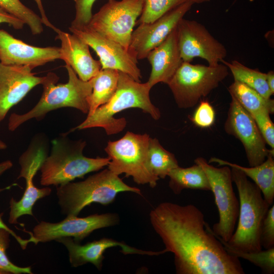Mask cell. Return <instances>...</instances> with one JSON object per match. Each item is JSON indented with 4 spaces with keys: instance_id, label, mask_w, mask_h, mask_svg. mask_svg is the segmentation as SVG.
<instances>
[{
    "instance_id": "cell-1",
    "label": "cell",
    "mask_w": 274,
    "mask_h": 274,
    "mask_svg": "<svg viewBox=\"0 0 274 274\" xmlns=\"http://www.w3.org/2000/svg\"><path fill=\"white\" fill-rule=\"evenodd\" d=\"M150 221L166 252L174 255L178 274H244L238 258L230 254L195 206L159 204Z\"/></svg>"
},
{
    "instance_id": "cell-2",
    "label": "cell",
    "mask_w": 274,
    "mask_h": 274,
    "mask_svg": "<svg viewBox=\"0 0 274 274\" xmlns=\"http://www.w3.org/2000/svg\"><path fill=\"white\" fill-rule=\"evenodd\" d=\"M233 183L238 193L239 210L237 226L230 239L225 242L216 237L232 249L243 252L262 250L261 232L264 218L271 206L264 198L259 187L250 181L243 172L230 167Z\"/></svg>"
},
{
    "instance_id": "cell-3",
    "label": "cell",
    "mask_w": 274,
    "mask_h": 274,
    "mask_svg": "<svg viewBox=\"0 0 274 274\" xmlns=\"http://www.w3.org/2000/svg\"><path fill=\"white\" fill-rule=\"evenodd\" d=\"M151 88L147 82L142 83L126 73L119 71L117 87L112 98L97 108L92 115L87 116L76 129L101 127L108 135L118 133L125 128L126 121L124 118L117 119L114 116L130 108H139L154 119L158 120L161 114L151 101Z\"/></svg>"
},
{
    "instance_id": "cell-4",
    "label": "cell",
    "mask_w": 274,
    "mask_h": 274,
    "mask_svg": "<svg viewBox=\"0 0 274 274\" xmlns=\"http://www.w3.org/2000/svg\"><path fill=\"white\" fill-rule=\"evenodd\" d=\"M65 67L68 73V82L56 85L58 77L53 73H49L42 84L43 90L39 102L26 113L12 114L8 123L10 130H15L30 119H42L49 112L61 108L72 107L88 114L92 92L91 80L83 81L70 66L65 64Z\"/></svg>"
},
{
    "instance_id": "cell-5",
    "label": "cell",
    "mask_w": 274,
    "mask_h": 274,
    "mask_svg": "<svg viewBox=\"0 0 274 274\" xmlns=\"http://www.w3.org/2000/svg\"><path fill=\"white\" fill-rule=\"evenodd\" d=\"M122 192L142 195L140 189L127 185L119 175L108 168L90 176L84 181L56 186L61 212L66 216H78L84 208L93 203L108 205Z\"/></svg>"
},
{
    "instance_id": "cell-6",
    "label": "cell",
    "mask_w": 274,
    "mask_h": 274,
    "mask_svg": "<svg viewBox=\"0 0 274 274\" xmlns=\"http://www.w3.org/2000/svg\"><path fill=\"white\" fill-rule=\"evenodd\" d=\"M85 141H72L62 138L52 142L50 155L46 156L40 168V184L44 186H58L108 165V157L89 158L83 154Z\"/></svg>"
},
{
    "instance_id": "cell-7",
    "label": "cell",
    "mask_w": 274,
    "mask_h": 274,
    "mask_svg": "<svg viewBox=\"0 0 274 274\" xmlns=\"http://www.w3.org/2000/svg\"><path fill=\"white\" fill-rule=\"evenodd\" d=\"M150 136L127 131L119 140L109 141L105 150L110 158L108 168L117 175L125 174L136 184L156 187L159 179L151 172L148 160Z\"/></svg>"
},
{
    "instance_id": "cell-8",
    "label": "cell",
    "mask_w": 274,
    "mask_h": 274,
    "mask_svg": "<svg viewBox=\"0 0 274 274\" xmlns=\"http://www.w3.org/2000/svg\"><path fill=\"white\" fill-rule=\"evenodd\" d=\"M228 71L222 63L210 66L183 61L167 85L178 107L189 109L217 88L228 76Z\"/></svg>"
},
{
    "instance_id": "cell-9",
    "label": "cell",
    "mask_w": 274,
    "mask_h": 274,
    "mask_svg": "<svg viewBox=\"0 0 274 274\" xmlns=\"http://www.w3.org/2000/svg\"><path fill=\"white\" fill-rule=\"evenodd\" d=\"M194 162L204 171L218 209L219 220L213 225L212 230L215 234L227 242L235 230L239 210V200L233 188L231 168L226 165L214 166L201 157L196 158Z\"/></svg>"
},
{
    "instance_id": "cell-10",
    "label": "cell",
    "mask_w": 274,
    "mask_h": 274,
    "mask_svg": "<svg viewBox=\"0 0 274 274\" xmlns=\"http://www.w3.org/2000/svg\"><path fill=\"white\" fill-rule=\"evenodd\" d=\"M144 0H108L92 15L88 26L126 50L133 28L140 16Z\"/></svg>"
},
{
    "instance_id": "cell-11",
    "label": "cell",
    "mask_w": 274,
    "mask_h": 274,
    "mask_svg": "<svg viewBox=\"0 0 274 274\" xmlns=\"http://www.w3.org/2000/svg\"><path fill=\"white\" fill-rule=\"evenodd\" d=\"M119 221L115 213L93 214L85 217L66 216L61 221L51 223L42 221L32 229L29 243L37 244L57 241L63 237H73L80 243L94 230L114 226Z\"/></svg>"
},
{
    "instance_id": "cell-12",
    "label": "cell",
    "mask_w": 274,
    "mask_h": 274,
    "mask_svg": "<svg viewBox=\"0 0 274 274\" xmlns=\"http://www.w3.org/2000/svg\"><path fill=\"white\" fill-rule=\"evenodd\" d=\"M176 30L178 47L183 61L191 62L195 57H200L206 60L208 65L216 66L226 57L227 51L224 45L201 23L183 18Z\"/></svg>"
},
{
    "instance_id": "cell-13",
    "label": "cell",
    "mask_w": 274,
    "mask_h": 274,
    "mask_svg": "<svg viewBox=\"0 0 274 274\" xmlns=\"http://www.w3.org/2000/svg\"><path fill=\"white\" fill-rule=\"evenodd\" d=\"M230 96L224 130L241 141L249 165H258L265 161L271 149L267 148L266 143L251 114L234 97Z\"/></svg>"
},
{
    "instance_id": "cell-14",
    "label": "cell",
    "mask_w": 274,
    "mask_h": 274,
    "mask_svg": "<svg viewBox=\"0 0 274 274\" xmlns=\"http://www.w3.org/2000/svg\"><path fill=\"white\" fill-rule=\"evenodd\" d=\"M70 31L85 42L99 58L101 69L111 68L121 71L140 82V69L134 58L119 43L104 36L88 25L69 27Z\"/></svg>"
},
{
    "instance_id": "cell-15",
    "label": "cell",
    "mask_w": 274,
    "mask_h": 274,
    "mask_svg": "<svg viewBox=\"0 0 274 274\" xmlns=\"http://www.w3.org/2000/svg\"><path fill=\"white\" fill-rule=\"evenodd\" d=\"M193 5L187 1L153 22L140 23L131 34L128 52L137 60L146 58L148 53L162 43L176 28Z\"/></svg>"
},
{
    "instance_id": "cell-16",
    "label": "cell",
    "mask_w": 274,
    "mask_h": 274,
    "mask_svg": "<svg viewBox=\"0 0 274 274\" xmlns=\"http://www.w3.org/2000/svg\"><path fill=\"white\" fill-rule=\"evenodd\" d=\"M46 157L43 148L29 150L19 159L21 169L18 179L25 180V189L21 199L17 201L12 197L10 200L8 222L11 224H18L17 220L22 216H33L32 208L39 199L49 196L52 191L48 186L39 188L33 184V179Z\"/></svg>"
},
{
    "instance_id": "cell-17",
    "label": "cell",
    "mask_w": 274,
    "mask_h": 274,
    "mask_svg": "<svg viewBox=\"0 0 274 274\" xmlns=\"http://www.w3.org/2000/svg\"><path fill=\"white\" fill-rule=\"evenodd\" d=\"M60 47H39L28 45L0 29V62L5 65L34 68L61 59Z\"/></svg>"
},
{
    "instance_id": "cell-18",
    "label": "cell",
    "mask_w": 274,
    "mask_h": 274,
    "mask_svg": "<svg viewBox=\"0 0 274 274\" xmlns=\"http://www.w3.org/2000/svg\"><path fill=\"white\" fill-rule=\"evenodd\" d=\"M32 70L27 66L5 65L0 62V121L12 107L44 81L45 76H36Z\"/></svg>"
},
{
    "instance_id": "cell-19",
    "label": "cell",
    "mask_w": 274,
    "mask_h": 274,
    "mask_svg": "<svg viewBox=\"0 0 274 274\" xmlns=\"http://www.w3.org/2000/svg\"><path fill=\"white\" fill-rule=\"evenodd\" d=\"M63 245L68 251L69 261L72 267H77L88 263L94 265L98 270L102 266L104 254L109 248L119 247L124 254H140L157 256L164 254L160 251H145L132 247L121 242L110 238H102L82 245L71 237H63L56 241Z\"/></svg>"
},
{
    "instance_id": "cell-20",
    "label": "cell",
    "mask_w": 274,
    "mask_h": 274,
    "mask_svg": "<svg viewBox=\"0 0 274 274\" xmlns=\"http://www.w3.org/2000/svg\"><path fill=\"white\" fill-rule=\"evenodd\" d=\"M56 39L61 42V59L70 66L83 81H88L101 68L99 60L91 56L89 45L76 35L57 28Z\"/></svg>"
},
{
    "instance_id": "cell-21",
    "label": "cell",
    "mask_w": 274,
    "mask_h": 274,
    "mask_svg": "<svg viewBox=\"0 0 274 274\" xmlns=\"http://www.w3.org/2000/svg\"><path fill=\"white\" fill-rule=\"evenodd\" d=\"M176 27L146 57L152 67L147 81L151 88L160 82L167 84L183 61L178 47Z\"/></svg>"
},
{
    "instance_id": "cell-22",
    "label": "cell",
    "mask_w": 274,
    "mask_h": 274,
    "mask_svg": "<svg viewBox=\"0 0 274 274\" xmlns=\"http://www.w3.org/2000/svg\"><path fill=\"white\" fill-rule=\"evenodd\" d=\"M273 151L271 149L265 161L255 166L245 167L217 157H211L208 162H215L220 166L226 165L241 170L259 187L265 200L271 206L274 200Z\"/></svg>"
},
{
    "instance_id": "cell-23",
    "label": "cell",
    "mask_w": 274,
    "mask_h": 274,
    "mask_svg": "<svg viewBox=\"0 0 274 274\" xmlns=\"http://www.w3.org/2000/svg\"><path fill=\"white\" fill-rule=\"evenodd\" d=\"M167 177L169 178V187L176 195L186 189L211 191L204 171L196 163L186 168L179 166L171 170Z\"/></svg>"
},
{
    "instance_id": "cell-24",
    "label": "cell",
    "mask_w": 274,
    "mask_h": 274,
    "mask_svg": "<svg viewBox=\"0 0 274 274\" xmlns=\"http://www.w3.org/2000/svg\"><path fill=\"white\" fill-rule=\"evenodd\" d=\"M118 77L119 71L101 68L91 79L92 92L87 116L92 115L97 108L111 100L117 89Z\"/></svg>"
},
{
    "instance_id": "cell-25",
    "label": "cell",
    "mask_w": 274,
    "mask_h": 274,
    "mask_svg": "<svg viewBox=\"0 0 274 274\" xmlns=\"http://www.w3.org/2000/svg\"><path fill=\"white\" fill-rule=\"evenodd\" d=\"M228 90L230 94L250 114L261 111L267 112L270 114L274 113L273 99L263 97L244 83L234 80Z\"/></svg>"
},
{
    "instance_id": "cell-26",
    "label": "cell",
    "mask_w": 274,
    "mask_h": 274,
    "mask_svg": "<svg viewBox=\"0 0 274 274\" xmlns=\"http://www.w3.org/2000/svg\"><path fill=\"white\" fill-rule=\"evenodd\" d=\"M220 63L228 67L233 75L234 80L248 86L266 99L270 98L273 95L266 82V73L249 68L235 60L229 62L222 59Z\"/></svg>"
},
{
    "instance_id": "cell-27",
    "label": "cell",
    "mask_w": 274,
    "mask_h": 274,
    "mask_svg": "<svg viewBox=\"0 0 274 274\" xmlns=\"http://www.w3.org/2000/svg\"><path fill=\"white\" fill-rule=\"evenodd\" d=\"M148 160L151 172L159 179H164L179 166L175 155L165 149L156 138H150Z\"/></svg>"
},
{
    "instance_id": "cell-28",
    "label": "cell",
    "mask_w": 274,
    "mask_h": 274,
    "mask_svg": "<svg viewBox=\"0 0 274 274\" xmlns=\"http://www.w3.org/2000/svg\"><path fill=\"white\" fill-rule=\"evenodd\" d=\"M0 8L22 21L33 35L43 31L41 18L20 0H0Z\"/></svg>"
},
{
    "instance_id": "cell-29",
    "label": "cell",
    "mask_w": 274,
    "mask_h": 274,
    "mask_svg": "<svg viewBox=\"0 0 274 274\" xmlns=\"http://www.w3.org/2000/svg\"><path fill=\"white\" fill-rule=\"evenodd\" d=\"M188 0H144L142 11L136 22L151 23Z\"/></svg>"
},
{
    "instance_id": "cell-30",
    "label": "cell",
    "mask_w": 274,
    "mask_h": 274,
    "mask_svg": "<svg viewBox=\"0 0 274 274\" xmlns=\"http://www.w3.org/2000/svg\"><path fill=\"white\" fill-rule=\"evenodd\" d=\"M222 245L228 253L249 261L260 268L262 273L272 274L274 272V247L258 252H243L234 250L225 245Z\"/></svg>"
},
{
    "instance_id": "cell-31",
    "label": "cell",
    "mask_w": 274,
    "mask_h": 274,
    "mask_svg": "<svg viewBox=\"0 0 274 274\" xmlns=\"http://www.w3.org/2000/svg\"><path fill=\"white\" fill-rule=\"evenodd\" d=\"M11 235L7 230L0 227V274H32L30 266H18L8 258L7 250L10 246Z\"/></svg>"
},
{
    "instance_id": "cell-32",
    "label": "cell",
    "mask_w": 274,
    "mask_h": 274,
    "mask_svg": "<svg viewBox=\"0 0 274 274\" xmlns=\"http://www.w3.org/2000/svg\"><path fill=\"white\" fill-rule=\"evenodd\" d=\"M266 144L274 149V124L270 113L261 111L251 114Z\"/></svg>"
},
{
    "instance_id": "cell-33",
    "label": "cell",
    "mask_w": 274,
    "mask_h": 274,
    "mask_svg": "<svg viewBox=\"0 0 274 274\" xmlns=\"http://www.w3.org/2000/svg\"><path fill=\"white\" fill-rule=\"evenodd\" d=\"M215 116V110L211 104L207 100H201L191 119L198 127L208 128L214 124Z\"/></svg>"
},
{
    "instance_id": "cell-34",
    "label": "cell",
    "mask_w": 274,
    "mask_h": 274,
    "mask_svg": "<svg viewBox=\"0 0 274 274\" xmlns=\"http://www.w3.org/2000/svg\"><path fill=\"white\" fill-rule=\"evenodd\" d=\"M96 0H74L76 14L71 26L81 27L88 25L92 16V9Z\"/></svg>"
},
{
    "instance_id": "cell-35",
    "label": "cell",
    "mask_w": 274,
    "mask_h": 274,
    "mask_svg": "<svg viewBox=\"0 0 274 274\" xmlns=\"http://www.w3.org/2000/svg\"><path fill=\"white\" fill-rule=\"evenodd\" d=\"M261 244L262 248L274 247V206L271 205L263 220L261 232Z\"/></svg>"
},
{
    "instance_id": "cell-36",
    "label": "cell",
    "mask_w": 274,
    "mask_h": 274,
    "mask_svg": "<svg viewBox=\"0 0 274 274\" xmlns=\"http://www.w3.org/2000/svg\"><path fill=\"white\" fill-rule=\"evenodd\" d=\"M1 23H7L15 29H21L24 25L22 21L0 8V24Z\"/></svg>"
},
{
    "instance_id": "cell-37",
    "label": "cell",
    "mask_w": 274,
    "mask_h": 274,
    "mask_svg": "<svg viewBox=\"0 0 274 274\" xmlns=\"http://www.w3.org/2000/svg\"><path fill=\"white\" fill-rule=\"evenodd\" d=\"M34 1L37 4L38 9L40 11V12L41 15V18L43 24L45 25L46 26H48L52 28L54 31H55L57 29V28H56L55 26L52 25L51 23L48 20L46 15L44 9L43 8V6L42 3V0H34Z\"/></svg>"
},
{
    "instance_id": "cell-38",
    "label": "cell",
    "mask_w": 274,
    "mask_h": 274,
    "mask_svg": "<svg viewBox=\"0 0 274 274\" xmlns=\"http://www.w3.org/2000/svg\"><path fill=\"white\" fill-rule=\"evenodd\" d=\"M266 74V82L272 94L274 93V72L270 71Z\"/></svg>"
},
{
    "instance_id": "cell-39",
    "label": "cell",
    "mask_w": 274,
    "mask_h": 274,
    "mask_svg": "<svg viewBox=\"0 0 274 274\" xmlns=\"http://www.w3.org/2000/svg\"><path fill=\"white\" fill-rule=\"evenodd\" d=\"M18 185L16 183H14L11 184V185H9L8 186L0 188V193L2 192H3L5 190H9L12 187ZM3 216V213L0 214V227L4 228L6 230H7L9 231H10L11 229H10L3 222L2 220V217Z\"/></svg>"
},
{
    "instance_id": "cell-40",
    "label": "cell",
    "mask_w": 274,
    "mask_h": 274,
    "mask_svg": "<svg viewBox=\"0 0 274 274\" xmlns=\"http://www.w3.org/2000/svg\"><path fill=\"white\" fill-rule=\"evenodd\" d=\"M13 166V163L10 160H6L0 163V176L6 171Z\"/></svg>"
},
{
    "instance_id": "cell-41",
    "label": "cell",
    "mask_w": 274,
    "mask_h": 274,
    "mask_svg": "<svg viewBox=\"0 0 274 274\" xmlns=\"http://www.w3.org/2000/svg\"><path fill=\"white\" fill-rule=\"evenodd\" d=\"M211 0H188V1L194 4H201L206 2H209Z\"/></svg>"
},
{
    "instance_id": "cell-42",
    "label": "cell",
    "mask_w": 274,
    "mask_h": 274,
    "mask_svg": "<svg viewBox=\"0 0 274 274\" xmlns=\"http://www.w3.org/2000/svg\"><path fill=\"white\" fill-rule=\"evenodd\" d=\"M6 148H7V145L2 141L0 140V150L5 149Z\"/></svg>"
}]
</instances>
